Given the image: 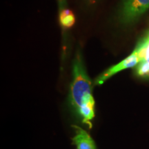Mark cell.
<instances>
[{
  "label": "cell",
  "instance_id": "5b68a950",
  "mask_svg": "<svg viewBox=\"0 0 149 149\" xmlns=\"http://www.w3.org/2000/svg\"><path fill=\"white\" fill-rule=\"evenodd\" d=\"M75 135L72 138L77 149H97L95 144L88 133L77 126H72Z\"/></svg>",
  "mask_w": 149,
  "mask_h": 149
},
{
  "label": "cell",
  "instance_id": "277c9868",
  "mask_svg": "<svg viewBox=\"0 0 149 149\" xmlns=\"http://www.w3.org/2000/svg\"><path fill=\"white\" fill-rule=\"evenodd\" d=\"M135 49L138 53L139 61L133 68L137 77L149 79V40L145 36L137 43Z\"/></svg>",
  "mask_w": 149,
  "mask_h": 149
},
{
  "label": "cell",
  "instance_id": "9c48e42d",
  "mask_svg": "<svg viewBox=\"0 0 149 149\" xmlns=\"http://www.w3.org/2000/svg\"><path fill=\"white\" fill-rule=\"evenodd\" d=\"M146 38H147V39H148V40H149V32L148 33V34H147V35H146Z\"/></svg>",
  "mask_w": 149,
  "mask_h": 149
},
{
  "label": "cell",
  "instance_id": "8992f818",
  "mask_svg": "<svg viewBox=\"0 0 149 149\" xmlns=\"http://www.w3.org/2000/svg\"><path fill=\"white\" fill-rule=\"evenodd\" d=\"M75 16L72 10L64 8L59 12V22L61 26L64 29L72 28L75 24Z\"/></svg>",
  "mask_w": 149,
  "mask_h": 149
},
{
  "label": "cell",
  "instance_id": "3957f363",
  "mask_svg": "<svg viewBox=\"0 0 149 149\" xmlns=\"http://www.w3.org/2000/svg\"><path fill=\"white\" fill-rule=\"evenodd\" d=\"M139 57L138 53L134 49V51L132 52V53L130 55H128L127 57L123 59L119 62L118 64L114 65V66L110 67L107 70H106L103 73H102L100 75H99L96 78L95 81V85H101L104 84L109 79V78L113 77L115 74L118 73L122 70L127 69L130 68H134L136 65L139 63Z\"/></svg>",
  "mask_w": 149,
  "mask_h": 149
},
{
  "label": "cell",
  "instance_id": "6da1fadb",
  "mask_svg": "<svg viewBox=\"0 0 149 149\" xmlns=\"http://www.w3.org/2000/svg\"><path fill=\"white\" fill-rule=\"evenodd\" d=\"M69 98L72 107L83 124L89 128H92L95 103L92 94V82L86 70L80 50H77L72 63Z\"/></svg>",
  "mask_w": 149,
  "mask_h": 149
},
{
  "label": "cell",
  "instance_id": "ba28073f",
  "mask_svg": "<svg viewBox=\"0 0 149 149\" xmlns=\"http://www.w3.org/2000/svg\"><path fill=\"white\" fill-rule=\"evenodd\" d=\"M87 1H88L90 3H91V4H93V3H95L96 2V0H87Z\"/></svg>",
  "mask_w": 149,
  "mask_h": 149
},
{
  "label": "cell",
  "instance_id": "7a4b0ae2",
  "mask_svg": "<svg viewBox=\"0 0 149 149\" xmlns=\"http://www.w3.org/2000/svg\"><path fill=\"white\" fill-rule=\"evenodd\" d=\"M149 9V0H123L119 13V20L124 25L137 21Z\"/></svg>",
  "mask_w": 149,
  "mask_h": 149
},
{
  "label": "cell",
  "instance_id": "52a82bcc",
  "mask_svg": "<svg viewBox=\"0 0 149 149\" xmlns=\"http://www.w3.org/2000/svg\"><path fill=\"white\" fill-rule=\"evenodd\" d=\"M59 10L66 8V0H57Z\"/></svg>",
  "mask_w": 149,
  "mask_h": 149
}]
</instances>
